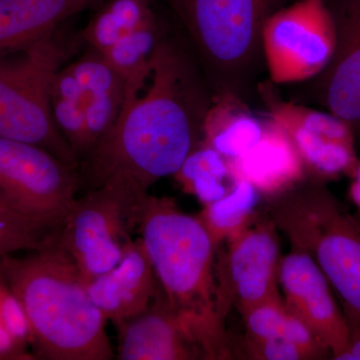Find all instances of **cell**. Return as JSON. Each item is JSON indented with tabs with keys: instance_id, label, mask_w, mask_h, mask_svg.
Returning a JSON list of instances; mask_svg holds the SVG:
<instances>
[{
	"instance_id": "obj_1",
	"label": "cell",
	"mask_w": 360,
	"mask_h": 360,
	"mask_svg": "<svg viewBox=\"0 0 360 360\" xmlns=\"http://www.w3.org/2000/svg\"><path fill=\"white\" fill-rule=\"evenodd\" d=\"M212 97L184 33L165 27L148 65L125 82L115 122L80 162L82 188L112 186L146 200L202 141Z\"/></svg>"
},
{
	"instance_id": "obj_2",
	"label": "cell",
	"mask_w": 360,
	"mask_h": 360,
	"mask_svg": "<svg viewBox=\"0 0 360 360\" xmlns=\"http://www.w3.org/2000/svg\"><path fill=\"white\" fill-rule=\"evenodd\" d=\"M165 302L205 359L232 357L217 297V248L198 217L174 198L149 195L137 226Z\"/></svg>"
},
{
	"instance_id": "obj_3",
	"label": "cell",
	"mask_w": 360,
	"mask_h": 360,
	"mask_svg": "<svg viewBox=\"0 0 360 360\" xmlns=\"http://www.w3.org/2000/svg\"><path fill=\"white\" fill-rule=\"evenodd\" d=\"M52 231L23 257L6 255L0 274L20 300L32 328L35 359L110 360L105 317Z\"/></svg>"
},
{
	"instance_id": "obj_4",
	"label": "cell",
	"mask_w": 360,
	"mask_h": 360,
	"mask_svg": "<svg viewBox=\"0 0 360 360\" xmlns=\"http://www.w3.org/2000/svg\"><path fill=\"white\" fill-rule=\"evenodd\" d=\"M290 0H172L184 35L213 94L231 92L248 101L264 65L262 32Z\"/></svg>"
},
{
	"instance_id": "obj_5",
	"label": "cell",
	"mask_w": 360,
	"mask_h": 360,
	"mask_svg": "<svg viewBox=\"0 0 360 360\" xmlns=\"http://www.w3.org/2000/svg\"><path fill=\"white\" fill-rule=\"evenodd\" d=\"M270 217L307 251L340 296L348 328L360 324V224L324 182L307 179L270 200Z\"/></svg>"
},
{
	"instance_id": "obj_6",
	"label": "cell",
	"mask_w": 360,
	"mask_h": 360,
	"mask_svg": "<svg viewBox=\"0 0 360 360\" xmlns=\"http://www.w3.org/2000/svg\"><path fill=\"white\" fill-rule=\"evenodd\" d=\"M0 56V139L34 144L68 165L79 161L54 120L51 87L66 58L56 32Z\"/></svg>"
},
{
	"instance_id": "obj_7",
	"label": "cell",
	"mask_w": 360,
	"mask_h": 360,
	"mask_svg": "<svg viewBox=\"0 0 360 360\" xmlns=\"http://www.w3.org/2000/svg\"><path fill=\"white\" fill-rule=\"evenodd\" d=\"M142 206L112 186L85 191L72 203L56 234L85 284L120 264Z\"/></svg>"
},
{
	"instance_id": "obj_8",
	"label": "cell",
	"mask_w": 360,
	"mask_h": 360,
	"mask_svg": "<svg viewBox=\"0 0 360 360\" xmlns=\"http://www.w3.org/2000/svg\"><path fill=\"white\" fill-rule=\"evenodd\" d=\"M82 188L79 170L46 149L0 139V205L58 229Z\"/></svg>"
},
{
	"instance_id": "obj_9",
	"label": "cell",
	"mask_w": 360,
	"mask_h": 360,
	"mask_svg": "<svg viewBox=\"0 0 360 360\" xmlns=\"http://www.w3.org/2000/svg\"><path fill=\"white\" fill-rule=\"evenodd\" d=\"M262 56L274 85L300 84L321 75L336 49L335 20L326 0H295L265 21Z\"/></svg>"
},
{
	"instance_id": "obj_10",
	"label": "cell",
	"mask_w": 360,
	"mask_h": 360,
	"mask_svg": "<svg viewBox=\"0 0 360 360\" xmlns=\"http://www.w3.org/2000/svg\"><path fill=\"white\" fill-rule=\"evenodd\" d=\"M276 229L271 217L257 215L238 236L225 241V250H217L215 278L224 319L232 307L243 315L262 303L283 300L278 290L283 257Z\"/></svg>"
},
{
	"instance_id": "obj_11",
	"label": "cell",
	"mask_w": 360,
	"mask_h": 360,
	"mask_svg": "<svg viewBox=\"0 0 360 360\" xmlns=\"http://www.w3.org/2000/svg\"><path fill=\"white\" fill-rule=\"evenodd\" d=\"M257 94L266 115L290 135L309 179L328 184L342 176H352L359 158L356 136L349 123L329 111L284 101L269 79L258 84Z\"/></svg>"
},
{
	"instance_id": "obj_12",
	"label": "cell",
	"mask_w": 360,
	"mask_h": 360,
	"mask_svg": "<svg viewBox=\"0 0 360 360\" xmlns=\"http://www.w3.org/2000/svg\"><path fill=\"white\" fill-rule=\"evenodd\" d=\"M278 281L288 309L330 350L331 359H335L347 345L349 329L319 265L307 251L290 245L288 255L281 258Z\"/></svg>"
},
{
	"instance_id": "obj_13",
	"label": "cell",
	"mask_w": 360,
	"mask_h": 360,
	"mask_svg": "<svg viewBox=\"0 0 360 360\" xmlns=\"http://www.w3.org/2000/svg\"><path fill=\"white\" fill-rule=\"evenodd\" d=\"M336 30V49L326 70L314 78L317 98L349 123L360 136V0H326Z\"/></svg>"
},
{
	"instance_id": "obj_14",
	"label": "cell",
	"mask_w": 360,
	"mask_h": 360,
	"mask_svg": "<svg viewBox=\"0 0 360 360\" xmlns=\"http://www.w3.org/2000/svg\"><path fill=\"white\" fill-rule=\"evenodd\" d=\"M115 326L118 359H205L168 307L160 285L146 309Z\"/></svg>"
},
{
	"instance_id": "obj_15",
	"label": "cell",
	"mask_w": 360,
	"mask_h": 360,
	"mask_svg": "<svg viewBox=\"0 0 360 360\" xmlns=\"http://www.w3.org/2000/svg\"><path fill=\"white\" fill-rule=\"evenodd\" d=\"M227 160L232 179L250 182L269 200L309 179L302 156L290 135L267 115L264 134L257 146L245 155Z\"/></svg>"
},
{
	"instance_id": "obj_16",
	"label": "cell",
	"mask_w": 360,
	"mask_h": 360,
	"mask_svg": "<svg viewBox=\"0 0 360 360\" xmlns=\"http://www.w3.org/2000/svg\"><path fill=\"white\" fill-rule=\"evenodd\" d=\"M86 288L97 309L115 326L146 309L158 283L141 238L132 239L120 264L90 281Z\"/></svg>"
},
{
	"instance_id": "obj_17",
	"label": "cell",
	"mask_w": 360,
	"mask_h": 360,
	"mask_svg": "<svg viewBox=\"0 0 360 360\" xmlns=\"http://www.w3.org/2000/svg\"><path fill=\"white\" fill-rule=\"evenodd\" d=\"M103 0H0V56L20 51L56 32L77 14Z\"/></svg>"
},
{
	"instance_id": "obj_18",
	"label": "cell",
	"mask_w": 360,
	"mask_h": 360,
	"mask_svg": "<svg viewBox=\"0 0 360 360\" xmlns=\"http://www.w3.org/2000/svg\"><path fill=\"white\" fill-rule=\"evenodd\" d=\"M264 120L240 96L231 92L214 94L201 142L226 160H234L257 146L264 134Z\"/></svg>"
},
{
	"instance_id": "obj_19",
	"label": "cell",
	"mask_w": 360,
	"mask_h": 360,
	"mask_svg": "<svg viewBox=\"0 0 360 360\" xmlns=\"http://www.w3.org/2000/svg\"><path fill=\"white\" fill-rule=\"evenodd\" d=\"M245 335L264 340H284L298 345L309 359H331L328 347L286 307L283 300L262 303L243 314Z\"/></svg>"
},
{
	"instance_id": "obj_20",
	"label": "cell",
	"mask_w": 360,
	"mask_h": 360,
	"mask_svg": "<svg viewBox=\"0 0 360 360\" xmlns=\"http://www.w3.org/2000/svg\"><path fill=\"white\" fill-rule=\"evenodd\" d=\"M82 32L89 49L108 51L129 33L158 20L151 0H103Z\"/></svg>"
},
{
	"instance_id": "obj_21",
	"label": "cell",
	"mask_w": 360,
	"mask_h": 360,
	"mask_svg": "<svg viewBox=\"0 0 360 360\" xmlns=\"http://www.w3.org/2000/svg\"><path fill=\"white\" fill-rule=\"evenodd\" d=\"M260 198L262 194L250 182L234 180L224 198L205 205L202 212L196 215L217 250L257 219Z\"/></svg>"
},
{
	"instance_id": "obj_22",
	"label": "cell",
	"mask_w": 360,
	"mask_h": 360,
	"mask_svg": "<svg viewBox=\"0 0 360 360\" xmlns=\"http://www.w3.org/2000/svg\"><path fill=\"white\" fill-rule=\"evenodd\" d=\"M172 176L184 193L195 196L203 205L224 198L234 182L229 160L202 142Z\"/></svg>"
},
{
	"instance_id": "obj_23",
	"label": "cell",
	"mask_w": 360,
	"mask_h": 360,
	"mask_svg": "<svg viewBox=\"0 0 360 360\" xmlns=\"http://www.w3.org/2000/svg\"><path fill=\"white\" fill-rule=\"evenodd\" d=\"M165 28L158 18L125 35L101 54L127 82L148 65Z\"/></svg>"
},
{
	"instance_id": "obj_24",
	"label": "cell",
	"mask_w": 360,
	"mask_h": 360,
	"mask_svg": "<svg viewBox=\"0 0 360 360\" xmlns=\"http://www.w3.org/2000/svg\"><path fill=\"white\" fill-rule=\"evenodd\" d=\"M54 231L0 208V260L21 251L37 250Z\"/></svg>"
},
{
	"instance_id": "obj_25",
	"label": "cell",
	"mask_w": 360,
	"mask_h": 360,
	"mask_svg": "<svg viewBox=\"0 0 360 360\" xmlns=\"http://www.w3.org/2000/svg\"><path fill=\"white\" fill-rule=\"evenodd\" d=\"M0 321L23 349L32 347L33 338L25 309L0 274Z\"/></svg>"
},
{
	"instance_id": "obj_26",
	"label": "cell",
	"mask_w": 360,
	"mask_h": 360,
	"mask_svg": "<svg viewBox=\"0 0 360 360\" xmlns=\"http://www.w3.org/2000/svg\"><path fill=\"white\" fill-rule=\"evenodd\" d=\"M243 348L248 359L253 360H307V354L291 341L264 340L245 336Z\"/></svg>"
},
{
	"instance_id": "obj_27",
	"label": "cell",
	"mask_w": 360,
	"mask_h": 360,
	"mask_svg": "<svg viewBox=\"0 0 360 360\" xmlns=\"http://www.w3.org/2000/svg\"><path fill=\"white\" fill-rule=\"evenodd\" d=\"M37 359L34 354L16 342L6 326L0 321V360H28Z\"/></svg>"
},
{
	"instance_id": "obj_28",
	"label": "cell",
	"mask_w": 360,
	"mask_h": 360,
	"mask_svg": "<svg viewBox=\"0 0 360 360\" xmlns=\"http://www.w3.org/2000/svg\"><path fill=\"white\" fill-rule=\"evenodd\" d=\"M347 345L335 360H360V324L349 326Z\"/></svg>"
},
{
	"instance_id": "obj_29",
	"label": "cell",
	"mask_w": 360,
	"mask_h": 360,
	"mask_svg": "<svg viewBox=\"0 0 360 360\" xmlns=\"http://www.w3.org/2000/svg\"><path fill=\"white\" fill-rule=\"evenodd\" d=\"M352 179L349 191H348V196H349V200H352L355 207L357 208V212H359V214L355 215V217L360 219V160L357 162Z\"/></svg>"
},
{
	"instance_id": "obj_30",
	"label": "cell",
	"mask_w": 360,
	"mask_h": 360,
	"mask_svg": "<svg viewBox=\"0 0 360 360\" xmlns=\"http://www.w3.org/2000/svg\"><path fill=\"white\" fill-rule=\"evenodd\" d=\"M357 219H359V224H360V219H359V217H356Z\"/></svg>"
},
{
	"instance_id": "obj_31",
	"label": "cell",
	"mask_w": 360,
	"mask_h": 360,
	"mask_svg": "<svg viewBox=\"0 0 360 360\" xmlns=\"http://www.w3.org/2000/svg\"><path fill=\"white\" fill-rule=\"evenodd\" d=\"M0 208H4V207H2V206H1V205H0ZM4 210H6V208H4Z\"/></svg>"
}]
</instances>
